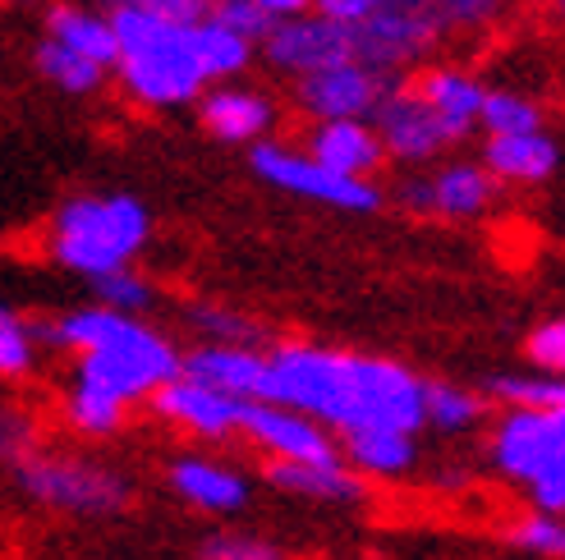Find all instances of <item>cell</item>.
I'll return each instance as SVG.
<instances>
[{"mask_svg": "<svg viewBox=\"0 0 565 560\" xmlns=\"http://www.w3.org/2000/svg\"><path fill=\"white\" fill-rule=\"evenodd\" d=\"M267 400L308 413L331 437L354 428L423 432V377L386 354L280 341L267 349Z\"/></svg>", "mask_w": 565, "mask_h": 560, "instance_id": "6da1fadb", "label": "cell"}, {"mask_svg": "<svg viewBox=\"0 0 565 560\" xmlns=\"http://www.w3.org/2000/svg\"><path fill=\"white\" fill-rule=\"evenodd\" d=\"M38 341L74 354V381H93L125 405L152 400V390L180 373L184 349L148 317L110 313L102 303L65 308L61 317L38 322Z\"/></svg>", "mask_w": 565, "mask_h": 560, "instance_id": "7a4b0ae2", "label": "cell"}, {"mask_svg": "<svg viewBox=\"0 0 565 560\" xmlns=\"http://www.w3.org/2000/svg\"><path fill=\"white\" fill-rule=\"evenodd\" d=\"M106 19L116 33V65L110 74L134 106L143 110H180L203 97L207 78L198 69L193 28L166 23L134 0H106Z\"/></svg>", "mask_w": 565, "mask_h": 560, "instance_id": "3957f363", "label": "cell"}, {"mask_svg": "<svg viewBox=\"0 0 565 560\" xmlns=\"http://www.w3.org/2000/svg\"><path fill=\"white\" fill-rule=\"evenodd\" d=\"M152 230V207L138 193H74L51 216L46 254L61 271L78 280H97L143 258Z\"/></svg>", "mask_w": 565, "mask_h": 560, "instance_id": "277c9868", "label": "cell"}, {"mask_svg": "<svg viewBox=\"0 0 565 560\" xmlns=\"http://www.w3.org/2000/svg\"><path fill=\"white\" fill-rule=\"evenodd\" d=\"M10 478L23 500L70 519H110L134 506V478L120 464L51 451V445H33L23 460H14Z\"/></svg>", "mask_w": 565, "mask_h": 560, "instance_id": "5b68a950", "label": "cell"}, {"mask_svg": "<svg viewBox=\"0 0 565 560\" xmlns=\"http://www.w3.org/2000/svg\"><path fill=\"white\" fill-rule=\"evenodd\" d=\"M488 460L529 496V510L565 515V409H501Z\"/></svg>", "mask_w": 565, "mask_h": 560, "instance_id": "8992f818", "label": "cell"}, {"mask_svg": "<svg viewBox=\"0 0 565 560\" xmlns=\"http://www.w3.org/2000/svg\"><path fill=\"white\" fill-rule=\"evenodd\" d=\"M248 165L263 184H271L276 193H290V198L318 203L331 212H350V216H373L382 212L386 193L377 180H350L327 171L322 161H313L303 148L280 143V138H263V143L248 148Z\"/></svg>", "mask_w": 565, "mask_h": 560, "instance_id": "52a82bcc", "label": "cell"}, {"mask_svg": "<svg viewBox=\"0 0 565 560\" xmlns=\"http://www.w3.org/2000/svg\"><path fill=\"white\" fill-rule=\"evenodd\" d=\"M350 33H354V61L391 78H401L418 61H428L441 42H450V28L437 0H382V10L350 28Z\"/></svg>", "mask_w": 565, "mask_h": 560, "instance_id": "ba28073f", "label": "cell"}, {"mask_svg": "<svg viewBox=\"0 0 565 560\" xmlns=\"http://www.w3.org/2000/svg\"><path fill=\"white\" fill-rule=\"evenodd\" d=\"M501 198V184L478 161H441L433 171H414L395 189V203L433 220H483Z\"/></svg>", "mask_w": 565, "mask_h": 560, "instance_id": "9c48e42d", "label": "cell"}, {"mask_svg": "<svg viewBox=\"0 0 565 560\" xmlns=\"http://www.w3.org/2000/svg\"><path fill=\"white\" fill-rule=\"evenodd\" d=\"M369 125H373V133H377L386 161H401V165H409V171H423V165L441 161L450 148H456L450 129L433 116V106L409 88V78H401V83H395V88L382 97V106L373 110Z\"/></svg>", "mask_w": 565, "mask_h": 560, "instance_id": "30bf717a", "label": "cell"}, {"mask_svg": "<svg viewBox=\"0 0 565 560\" xmlns=\"http://www.w3.org/2000/svg\"><path fill=\"white\" fill-rule=\"evenodd\" d=\"M395 83L401 78L377 74L359 61H345V65L295 78V106H299V116H308V125H318V120H373V110L382 106V97L395 88Z\"/></svg>", "mask_w": 565, "mask_h": 560, "instance_id": "8fae6325", "label": "cell"}, {"mask_svg": "<svg viewBox=\"0 0 565 560\" xmlns=\"http://www.w3.org/2000/svg\"><path fill=\"white\" fill-rule=\"evenodd\" d=\"M166 487L175 500H184L189 510L207 515V519H235L253 506V478L231 464L216 460L207 451H180L166 464Z\"/></svg>", "mask_w": 565, "mask_h": 560, "instance_id": "7c38bea8", "label": "cell"}, {"mask_svg": "<svg viewBox=\"0 0 565 560\" xmlns=\"http://www.w3.org/2000/svg\"><path fill=\"white\" fill-rule=\"evenodd\" d=\"M258 51H263V61H267L276 74L303 78V74H318V69H331V65L354 61V33L308 10V14H299V19L271 23V33L258 42Z\"/></svg>", "mask_w": 565, "mask_h": 560, "instance_id": "4fadbf2b", "label": "cell"}, {"mask_svg": "<svg viewBox=\"0 0 565 560\" xmlns=\"http://www.w3.org/2000/svg\"><path fill=\"white\" fill-rule=\"evenodd\" d=\"M239 437L263 451L267 460H290V464H322V460H341L335 437L313 423L308 413L286 409L276 400H253L239 409Z\"/></svg>", "mask_w": 565, "mask_h": 560, "instance_id": "5bb4252c", "label": "cell"}, {"mask_svg": "<svg viewBox=\"0 0 565 560\" xmlns=\"http://www.w3.org/2000/svg\"><path fill=\"white\" fill-rule=\"evenodd\" d=\"M148 405L166 428H175L180 437H189L198 445H225V441L239 437V409L244 405L203 386V381L184 377V373H175L166 386H157Z\"/></svg>", "mask_w": 565, "mask_h": 560, "instance_id": "9a60e30c", "label": "cell"}, {"mask_svg": "<svg viewBox=\"0 0 565 560\" xmlns=\"http://www.w3.org/2000/svg\"><path fill=\"white\" fill-rule=\"evenodd\" d=\"M193 106H198L203 129L216 143H231V148H253L263 138H271L276 116H280L271 93L248 88V83H207Z\"/></svg>", "mask_w": 565, "mask_h": 560, "instance_id": "2e32d148", "label": "cell"}, {"mask_svg": "<svg viewBox=\"0 0 565 560\" xmlns=\"http://www.w3.org/2000/svg\"><path fill=\"white\" fill-rule=\"evenodd\" d=\"M263 483L290 500H308V506H327V510H354L369 500V478H359L345 460H322V464L267 460Z\"/></svg>", "mask_w": 565, "mask_h": 560, "instance_id": "e0dca14e", "label": "cell"}, {"mask_svg": "<svg viewBox=\"0 0 565 560\" xmlns=\"http://www.w3.org/2000/svg\"><path fill=\"white\" fill-rule=\"evenodd\" d=\"M180 373L203 381L221 396H231L239 405L267 400V349H244V345H193L180 358Z\"/></svg>", "mask_w": 565, "mask_h": 560, "instance_id": "ac0fdd59", "label": "cell"}, {"mask_svg": "<svg viewBox=\"0 0 565 560\" xmlns=\"http://www.w3.org/2000/svg\"><path fill=\"white\" fill-rule=\"evenodd\" d=\"M478 165L501 184V189H543L561 171V138L547 129L533 133H497L483 143Z\"/></svg>", "mask_w": 565, "mask_h": 560, "instance_id": "d6986e66", "label": "cell"}, {"mask_svg": "<svg viewBox=\"0 0 565 560\" xmlns=\"http://www.w3.org/2000/svg\"><path fill=\"white\" fill-rule=\"evenodd\" d=\"M303 152L322 161L327 171L350 175V180H377L386 165V152L369 120H318L303 133Z\"/></svg>", "mask_w": 565, "mask_h": 560, "instance_id": "ffe728a7", "label": "cell"}, {"mask_svg": "<svg viewBox=\"0 0 565 560\" xmlns=\"http://www.w3.org/2000/svg\"><path fill=\"white\" fill-rule=\"evenodd\" d=\"M409 88L433 106V116L450 129V138L456 143H465V138L478 129V110H483V97H488V83L460 69V65H423Z\"/></svg>", "mask_w": 565, "mask_h": 560, "instance_id": "44dd1931", "label": "cell"}, {"mask_svg": "<svg viewBox=\"0 0 565 560\" xmlns=\"http://www.w3.org/2000/svg\"><path fill=\"white\" fill-rule=\"evenodd\" d=\"M335 451L341 460L359 473V478H405V473L418 469V432L405 428H354L335 437Z\"/></svg>", "mask_w": 565, "mask_h": 560, "instance_id": "7402d4cb", "label": "cell"}, {"mask_svg": "<svg viewBox=\"0 0 565 560\" xmlns=\"http://www.w3.org/2000/svg\"><path fill=\"white\" fill-rule=\"evenodd\" d=\"M46 37L61 42L65 51L83 55L110 74L116 65V33H110V19L106 10H93V6H74V0H55L46 10Z\"/></svg>", "mask_w": 565, "mask_h": 560, "instance_id": "603a6c76", "label": "cell"}, {"mask_svg": "<svg viewBox=\"0 0 565 560\" xmlns=\"http://www.w3.org/2000/svg\"><path fill=\"white\" fill-rule=\"evenodd\" d=\"M129 413H134V405H125L120 396H110V390H102L93 381H74L70 377L65 396H61V423L83 441L120 437L129 428Z\"/></svg>", "mask_w": 565, "mask_h": 560, "instance_id": "cb8c5ba5", "label": "cell"}, {"mask_svg": "<svg viewBox=\"0 0 565 560\" xmlns=\"http://www.w3.org/2000/svg\"><path fill=\"white\" fill-rule=\"evenodd\" d=\"M488 400L483 390H473L465 381H428L423 377V428H433L441 437H469L488 423Z\"/></svg>", "mask_w": 565, "mask_h": 560, "instance_id": "d4e9b609", "label": "cell"}, {"mask_svg": "<svg viewBox=\"0 0 565 560\" xmlns=\"http://www.w3.org/2000/svg\"><path fill=\"white\" fill-rule=\"evenodd\" d=\"M478 390L497 409H565V381L533 368H501L483 377Z\"/></svg>", "mask_w": 565, "mask_h": 560, "instance_id": "484cf974", "label": "cell"}, {"mask_svg": "<svg viewBox=\"0 0 565 560\" xmlns=\"http://www.w3.org/2000/svg\"><path fill=\"white\" fill-rule=\"evenodd\" d=\"M184 322H189L198 345H244V349L267 345V326L231 303H189Z\"/></svg>", "mask_w": 565, "mask_h": 560, "instance_id": "4316f807", "label": "cell"}, {"mask_svg": "<svg viewBox=\"0 0 565 560\" xmlns=\"http://www.w3.org/2000/svg\"><path fill=\"white\" fill-rule=\"evenodd\" d=\"M193 51H198V69L207 83H235L248 65H253V42H244L239 33H231L225 23L203 19L193 28Z\"/></svg>", "mask_w": 565, "mask_h": 560, "instance_id": "83f0119b", "label": "cell"}, {"mask_svg": "<svg viewBox=\"0 0 565 560\" xmlns=\"http://www.w3.org/2000/svg\"><path fill=\"white\" fill-rule=\"evenodd\" d=\"M42 368V341H38V322H28L14 303L0 299V381H28Z\"/></svg>", "mask_w": 565, "mask_h": 560, "instance_id": "f1b7e54d", "label": "cell"}, {"mask_svg": "<svg viewBox=\"0 0 565 560\" xmlns=\"http://www.w3.org/2000/svg\"><path fill=\"white\" fill-rule=\"evenodd\" d=\"M33 69L51 83V88H61L65 97H93V93L106 88V69L102 65L83 61V55L65 51L61 42H51V37H42L33 46Z\"/></svg>", "mask_w": 565, "mask_h": 560, "instance_id": "f546056e", "label": "cell"}, {"mask_svg": "<svg viewBox=\"0 0 565 560\" xmlns=\"http://www.w3.org/2000/svg\"><path fill=\"white\" fill-rule=\"evenodd\" d=\"M478 129L488 138L497 133H533V129H547V110L539 97H529L520 88H488L483 110H478Z\"/></svg>", "mask_w": 565, "mask_h": 560, "instance_id": "4dcf8cb0", "label": "cell"}, {"mask_svg": "<svg viewBox=\"0 0 565 560\" xmlns=\"http://www.w3.org/2000/svg\"><path fill=\"white\" fill-rule=\"evenodd\" d=\"M93 286V303L110 308V313H125V317H148L161 290H157V280L148 271H138V267H120V271H106L97 280H88Z\"/></svg>", "mask_w": 565, "mask_h": 560, "instance_id": "1f68e13d", "label": "cell"}, {"mask_svg": "<svg viewBox=\"0 0 565 560\" xmlns=\"http://www.w3.org/2000/svg\"><path fill=\"white\" fill-rule=\"evenodd\" d=\"M501 538L524 556L539 560H561L565 556V519L561 515H543V510H524L515 519L501 524Z\"/></svg>", "mask_w": 565, "mask_h": 560, "instance_id": "d6a6232c", "label": "cell"}, {"mask_svg": "<svg viewBox=\"0 0 565 560\" xmlns=\"http://www.w3.org/2000/svg\"><path fill=\"white\" fill-rule=\"evenodd\" d=\"M33 445H42V423H38V413L10 400V396H0V464H14L23 460Z\"/></svg>", "mask_w": 565, "mask_h": 560, "instance_id": "836d02e7", "label": "cell"}, {"mask_svg": "<svg viewBox=\"0 0 565 560\" xmlns=\"http://www.w3.org/2000/svg\"><path fill=\"white\" fill-rule=\"evenodd\" d=\"M203 560H286V547L267 534H244V528H216L203 538Z\"/></svg>", "mask_w": 565, "mask_h": 560, "instance_id": "e575fe53", "label": "cell"}, {"mask_svg": "<svg viewBox=\"0 0 565 560\" xmlns=\"http://www.w3.org/2000/svg\"><path fill=\"white\" fill-rule=\"evenodd\" d=\"M524 363L533 373L561 377L565 373V317H543L524 335Z\"/></svg>", "mask_w": 565, "mask_h": 560, "instance_id": "d590c367", "label": "cell"}, {"mask_svg": "<svg viewBox=\"0 0 565 560\" xmlns=\"http://www.w3.org/2000/svg\"><path fill=\"white\" fill-rule=\"evenodd\" d=\"M212 19L225 23L231 33H239L253 46H258L271 33V19L258 10V0H212Z\"/></svg>", "mask_w": 565, "mask_h": 560, "instance_id": "8d00e7d4", "label": "cell"}, {"mask_svg": "<svg viewBox=\"0 0 565 560\" xmlns=\"http://www.w3.org/2000/svg\"><path fill=\"white\" fill-rule=\"evenodd\" d=\"M382 10V0H313V14L341 23V28H359L363 19H373Z\"/></svg>", "mask_w": 565, "mask_h": 560, "instance_id": "74e56055", "label": "cell"}, {"mask_svg": "<svg viewBox=\"0 0 565 560\" xmlns=\"http://www.w3.org/2000/svg\"><path fill=\"white\" fill-rule=\"evenodd\" d=\"M258 10H263L271 23H280V19H299V14H308V10H313V0H258Z\"/></svg>", "mask_w": 565, "mask_h": 560, "instance_id": "f35d334b", "label": "cell"}]
</instances>
